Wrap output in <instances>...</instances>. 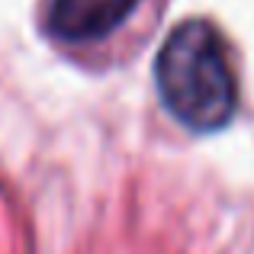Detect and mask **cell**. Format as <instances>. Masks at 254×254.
<instances>
[{"label":"cell","mask_w":254,"mask_h":254,"mask_svg":"<svg viewBox=\"0 0 254 254\" xmlns=\"http://www.w3.org/2000/svg\"><path fill=\"white\" fill-rule=\"evenodd\" d=\"M155 84L164 110L196 132L222 129L238 103L232 49L212 19L177 23L155 58Z\"/></svg>","instance_id":"1"},{"label":"cell","mask_w":254,"mask_h":254,"mask_svg":"<svg viewBox=\"0 0 254 254\" xmlns=\"http://www.w3.org/2000/svg\"><path fill=\"white\" fill-rule=\"evenodd\" d=\"M142 0H45L42 29L68 49H93L116 36Z\"/></svg>","instance_id":"2"}]
</instances>
